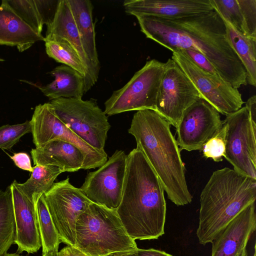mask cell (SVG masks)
<instances>
[{
	"label": "cell",
	"mask_w": 256,
	"mask_h": 256,
	"mask_svg": "<svg viewBox=\"0 0 256 256\" xmlns=\"http://www.w3.org/2000/svg\"><path fill=\"white\" fill-rule=\"evenodd\" d=\"M136 17L147 38L172 52H198L234 88L247 84L246 70L228 40L223 20L215 10L174 18Z\"/></svg>",
	"instance_id": "1"
},
{
	"label": "cell",
	"mask_w": 256,
	"mask_h": 256,
	"mask_svg": "<svg viewBox=\"0 0 256 256\" xmlns=\"http://www.w3.org/2000/svg\"><path fill=\"white\" fill-rule=\"evenodd\" d=\"M164 191L143 152L133 149L127 155L122 200L116 210L132 240L157 239L164 234Z\"/></svg>",
	"instance_id": "2"
},
{
	"label": "cell",
	"mask_w": 256,
	"mask_h": 256,
	"mask_svg": "<svg viewBox=\"0 0 256 256\" xmlns=\"http://www.w3.org/2000/svg\"><path fill=\"white\" fill-rule=\"evenodd\" d=\"M170 124L156 111L145 110L134 115L128 132L158 176L170 200L178 206L190 204L192 196L186 183L179 147Z\"/></svg>",
	"instance_id": "3"
},
{
	"label": "cell",
	"mask_w": 256,
	"mask_h": 256,
	"mask_svg": "<svg viewBox=\"0 0 256 256\" xmlns=\"http://www.w3.org/2000/svg\"><path fill=\"white\" fill-rule=\"evenodd\" d=\"M256 200V180L227 167L214 171L200 195L196 232L200 244L212 242Z\"/></svg>",
	"instance_id": "4"
},
{
	"label": "cell",
	"mask_w": 256,
	"mask_h": 256,
	"mask_svg": "<svg viewBox=\"0 0 256 256\" xmlns=\"http://www.w3.org/2000/svg\"><path fill=\"white\" fill-rule=\"evenodd\" d=\"M75 247L88 256H108L138 248L115 210L92 202L78 218Z\"/></svg>",
	"instance_id": "5"
},
{
	"label": "cell",
	"mask_w": 256,
	"mask_h": 256,
	"mask_svg": "<svg viewBox=\"0 0 256 256\" xmlns=\"http://www.w3.org/2000/svg\"><path fill=\"white\" fill-rule=\"evenodd\" d=\"M49 103L68 128L92 148L106 153L104 148L110 125L96 100L61 98Z\"/></svg>",
	"instance_id": "6"
},
{
	"label": "cell",
	"mask_w": 256,
	"mask_h": 256,
	"mask_svg": "<svg viewBox=\"0 0 256 256\" xmlns=\"http://www.w3.org/2000/svg\"><path fill=\"white\" fill-rule=\"evenodd\" d=\"M165 66V62L155 59L147 61L123 87L114 91L106 101V114L145 110L156 111Z\"/></svg>",
	"instance_id": "7"
},
{
	"label": "cell",
	"mask_w": 256,
	"mask_h": 256,
	"mask_svg": "<svg viewBox=\"0 0 256 256\" xmlns=\"http://www.w3.org/2000/svg\"><path fill=\"white\" fill-rule=\"evenodd\" d=\"M49 212L62 242L75 246L76 226L92 202L69 178L54 182L44 194Z\"/></svg>",
	"instance_id": "8"
},
{
	"label": "cell",
	"mask_w": 256,
	"mask_h": 256,
	"mask_svg": "<svg viewBox=\"0 0 256 256\" xmlns=\"http://www.w3.org/2000/svg\"><path fill=\"white\" fill-rule=\"evenodd\" d=\"M224 157L240 174L256 180V125L244 106L226 116Z\"/></svg>",
	"instance_id": "9"
},
{
	"label": "cell",
	"mask_w": 256,
	"mask_h": 256,
	"mask_svg": "<svg viewBox=\"0 0 256 256\" xmlns=\"http://www.w3.org/2000/svg\"><path fill=\"white\" fill-rule=\"evenodd\" d=\"M174 60L193 84L202 98L220 114L227 116L242 107V94L218 74H212L195 64L179 51L172 52Z\"/></svg>",
	"instance_id": "10"
},
{
	"label": "cell",
	"mask_w": 256,
	"mask_h": 256,
	"mask_svg": "<svg viewBox=\"0 0 256 256\" xmlns=\"http://www.w3.org/2000/svg\"><path fill=\"white\" fill-rule=\"evenodd\" d=\"M30 122L36 148L52 140H61L74 145L83 152L86 158L84 170L100 168L106 162V153L96 150L68 128L49 102L36 106Z\"/></svg>",
	"instance_id": "11"
},
{
	"label": "cell",
	"mask_w": 256,
	"mask_h": 256,
	"mask_svg": "<svg viewBox=\"0 0 256 256\" xmlns=\"http://www.w3.org/2000/svg\"><path fill=\"white\" fill-rule=\"evenodd\" d=\"M165 64L156 111L176 128L185 110L200 98L193 84L174 60L168 58Z\"/></svg>",
	"instance_id": "12"
},
{
	"label": "cell",
	"mask_w": 256,
	"mask_h": 256,
	"mask_svg": "<svg viewBox=\"0 0 256 256\" xmlns=\"http://www.w3.org/2000/svg\"><path fill=\"white\" fill-rule=\"evenodd\" d=\"M127 155L116 150L98 170L90 172L80 189L92 202L116 210L122 197Z\"/></svg>",
	"instance_id": "13"
},
{
	"label": "cell",
	"mask_w": 256,
	"mask_h": 256,
	"mask_svg": "<svg viewBox=\"0 0 256 256\" xmlns=\"http://www.w3.org/2000/svg\"><path fill=\"white\" fill-rule=\"evenodd\" d=\"M224 124L219 112L200 98L185 110L176 128L180 150H202Z\"/></svg>",
	"instance_id": "14"
},
{
	"label": "cell",
	"mask_w": 256,
	"mask_h": 256,
	"mask_svg": "<svg viewBox=\"0 0 256 256\" xmlns=\"http://www.w3.org/2000/svg\"><path fill=\"white\" fill-rule=\"evenodd\" d=\"M16 225L14 243L18 246L17 252H36L42 246L38 229L35 206L20 190L18 182L10 185Z\"/></svg>",
	"instance_id": "15"
},
{
	"label": "cell",
	"mask_w": 256,
	"mask_h": 256,
	"mask_svg": "<svg viewBox=\"0 0 256 256\" xmlns=\"http://www.w3.org/2000/svg\"><path fill=\"white\" fill-rule=\"evenodd\" d=\"M123 6L128 14L165 18H181L214 10L210 0H126Z\"/></svg>",
	"instance_id": "16"
},
{
	"label": "cell",
	"mask_w": 256,
	"mask_h": 256,
	"mask_svg": "<svg viewBox=\"0 0 256 256\" xmlns=\"http://www.w3.org/2000/svg\"><path fill=\"white\" fill-rule=\"evenodd\" d=\"M256 202L250 204L212 240L211 256H236L256 229Z\"/></svg>",
	"instance_id": "17"
},
{
	"label": "cell",
	"mask_w": 256,
	"mask_h": 256,
	"mask_svg": "<svg viewBox=\"0 0 256 256\" xmlns=\"http://www.w3.org/2000/svg\"><path fill=\"white\" fill-rule=\"evenodd\" d=\"M46 38L60 37L68 42L76 51L86 71L85 92L96 82L99 72L87 58L82 46L80 34L68 0H60L52 22L46 26Z\"/></svg>",
	"instance_id": "18"
},
{
	"label": "cell",
	"mask_w": 256,
	"mask_h": 256,
	"mask_svg": "<svg viewBox=\"0 0 256 256\" xmlns=\"http://www.w3.org/2000/svg\"><path fill=\"white\" fill-rule=\"evenodd\" d=\"M30 154L34 166H53L62 172L85 169L83 152L77 146L63 140L50 142L40 148H32Z\"/></svg>",
	"instance_id": "19"
},
{
	"label": "cell",
	"mask_w": 256,
	"mask_h": 256,
	"mask_svg": "<svg viewBox=\"0 0 256 256\" xmlns=\"http://www.w3.org/2000/svg\"><path fill=\"white\" fill-rule=\"evenodd\" d=\"M44 37L34 32L7 4L6 0L0 5V44L16 46L22 52Z\"/></svg>",
	"instance_id": "20"
},
{
	"label": "cell",
	"mask_w": 256,
	"mask_h": 256,
	"mask_svg": "<svg viewBox=\"0 0 256 256\" xmlns=\"http://www.w3.org/2000/svg\"><path fill=\"white\" fill-rule=\"evenodd\" d=\"M54 78L44 86L34 84L50 100L58 98H82L85 92V79L80 72L64 64L49 72Z\"/></svg>",
	"instance_id": "21"
},
{
	"label": "cell",
	"mask_w": 256,
	"mask_h": 256,
	"mask_svg": "<svg viewBox=\"0 0 256 256\" xmlns=\"http://www.w3.org/2000/svg\"><path fill=\"white\" fill-rule=\"evenodd\" d=\"M78 29L85 54L99 72L100 64L96 48L93 5L89 0H68Z\"/></svg>",
	"instance_id": "22"
},
{
	"label": "cell",
	"mask_w": 256,
	"mask_h": 256,
	"mask_svg": "<svg viewBox=\"0 0 256 256\" xmlns=\"http://www.w3.org/2000/svg\"><path fill=\"white\" fill-rule=\"evenodd\" d=\"M222 18L226 26L228 40L246 70L247 84L256 86V39L244 36Z\"/></svg>",
	"instance_id": "23"
},
{
	"label": "cell",
	"mask_w": 256,
	"mask_h": 256,
	"mask_svg": "<svg viewBox=\"0 0 256 256\" xmlns=\"http://www.w3.org/2000/svg\"><path fill=\"white\" fill-rule=\"evenodd\" d=\"M62 171L53 166L36 165L33 167L30 177L24 183L18 182L21 191L34 204L52 186Z\"/></svg>",
	"instance_id": "24"
},
{
	"label": "cell",
	"mask_w": 256,
	"mask_h": 256,
	"mask_svg": "<svg viewBox=\"0 0 256 256\" xmlns=\"http://www.w3.org/2000/svg\"><path fill=\"white\" fill-rule=\"evenodd\" d=\"M16 225L10 186L0 190V256L6 253L14 242Z\"/></svg>",
	"instance_id": "25"
},
{
	"label": "cell",
	"mask_w": 256,
	"mask_h": 256,
	"mask_svg": "<svg viewBox=\"0 0 256 256\" xmlns=\"http://www.w3.org/2000/svg\"><path fill=\"white\" fill-rule=\"evenodd\" d=\"M44 42L46 53L50 58L76 70L86 81V70L76 51L68 42L60 37L45 38Z\"/></svg>",
	"instance_id": "26"
},
{
	"label": "cell",
	"mask_w": 256,
	"mask_h": 256,
	"mask_svg": "<svg viewBox=\"0 0 256 256\" xmlns=\"http://www.w3.org/2000/svg\"><path fill=\"white\" fill-rule=\"evenodd\" d=\"M34 206L42 254L52 250H58L62 241L48 208L44 194L34 202Z\"/></svg>",
	"instance_id": "27"
},
{
	"label": "cell",
	"mask_w": 256,
	"mask_h": 256,
	"mask_svg": "<svg viewBox=\"0 0 256 256\" xmlns=\"http://www.w3.org/2000/svg\"><path fill=\"white\" fill-rule=\"evenodd\" d=\"M13 11L34 32L40 35L44 24L34 0H6Z\"/></svg>",
	"instance_id": "28"
},
{
	"label": "cell",
	"mask_w": 256,
	"mask_h": 256,
	"mask_svg": "<svg viewBox=\"0 0 256 256\" xmlns=\"http://www.w3.org/2000/svg\"><path fill=\"white\" fill-rule=\"evenodd\" d=\"M211 4L222 18L242 34V19L237 0H210Z\"/></svg>",
	"instance_id": "29"
},
{
	"label": "cell",
	"mask_w": 256,
	"mask_h": 256,
	"mask_svg": "<svg viewBox=\"0 0 256 256\" xmlns=\"http://www.w3.org/2000/svg\"><path fill=\"white\" fill-rule=\"evenodd\" d=\"M31 132L30 121L14 125H4L0 127V148L10 149L24 134Z\"/></svg>",
	"instance_id": "30"
},
{
	"label": "cell",
	"mask_w": 256,
	"mask_h": 256,
	"mask_svg": "<svg viewBox=\"0 0 256 256\" xmlns=\"http://www.w3.org/2000/svg\"><path fill=\"white\" fill-rule=\"evenodd\" d=\"M226 125L222 126L212 138L204 144L202 150L206 158H211L216 162L222 160L226 152Z\"/></svg>",
	"instance_id": "31"
},
{
	"label": "cell",
	"mask_w": 256,
	"mask_h": 256,
	"mask_svg": "<svg viewBox=\"0 0 256 256\" xmlns=\"http://www.w3.org/2000/svg\"><path fill=\"white\" fill-rule=\"evenodd\" d=\"M242 19V34L256 39V0H237Z\"/></svg>",
	"instance_id": "32"
},
{
	"label": "cell",
	"mask_w": 256,
	"mask_h": 256,
	"mask_svg": "<svg viewBox=\"0 0 256 256\" xmlns=\"http://www.w3.org/2000/svg\"><path fill=\"white\" fill-rule=\"evenodd\" d=\"M60 0H34L36 9L43 24L48 26L52 22Z\"/></svg>",
	"instance_id": "33"
},
{
	"label": "cell",
	"mask_w": 256,
	"mask_h": 256,
	"mask_svg": "<svg viewBox=\"0 0 256 256\" xmlns=\"http://www.w3.org/2000/svg\"><path fill=\"white\" fill-rule=\"evenodd\" d=\"M176 51H179L187 56L195 64L202 70L212 74H218L211 62L202 53L191 50H179Z\"/></svg>",
	"instance_id": "34"
},
{
	"label": "cell",
	"mask_w": 256,
	"mask_h": 256,
	"mask_svg": "<svg viewBox=\"0 0 256 256\" xmlns=\"http://www.w3.org/2000/svg\"><path fill=\"white\" fill-rule=\"evenodd\" d=\"M108 256H173L162 251L154 248L140 249L138 248L131 250L112 253Z\"/></svg>",
	"instance_id": "35"
},
{
	"label": "cell",
	"mask_w": 256,
	"mask_h": 256,
	"mask_svg": "<svg viewBox=\"0 0 256 256\" xmlns=\"http://www.w3.org/2000/svg\"><path fill=\"white\" fill-rule=\"evenodd\" d=\"M10 158L18 168L30 172H32L33 167L31 165L30 159L26 153H16Z\"/></svg>",
	"instance_id": "36"
},
{
	"label": "cell",
	"mask_w": 256,
	"mask_h": 256,
	"mask_svg": "<svg viewBox=\"0 0 256 256\" xmlns=\"http://www.w3.org/2000/svg\"><path fill=\"white\" fill-rule=\"evenodd\" d=\"M245 106L248 111L252 123L256 125V96L255 95L250 97L247 100Z\"/></svg>",
	"instance_id": "37"
},
{
	"label": "cell",
	"mask_w": 256,
	"mask_h": 256,
	"mask_svg": "<svg viewBox=\"0 0 256 256\" xmlns=\"http://www.w3.org/2000/svg\"><path fill=\"white\" fill-rule=\"evenodd\" d=\"M60 256H88L76 247L67 245L58 252Z\"/></svg>",
	"instance_id": "38"
},
{
	"label": "cell",
	"mask_w": 256,
	"mask_h": 256,
	"mask_svg": "<svg viewBox=\"0 0 256 256\" xmlns=\"http://www.w3.org/2000/svg\"><path fill=\"white\" fill-rule=\"evenodd\" d=\"M42 256H60L57 250H52L46 253L42 254Z\"/></svg>",
	"instance_id": "39"
},
{
	"label": "cell",
	"mask_w": 256,
	"mask_h": 256,
	"mask_svg": "<svg viewBox=\"0 0 256 256\" xmlns=\"http://www.w3.org/2000/svg\"><path fill=\"white\" fill-rule=\"evenodd\" d=\"M236 256H248L246 248H242Z\"/></svg>",
	"instance_id": "40"
},
{
	"label": "cell",
	"mask_w": 256,
	"mask_h": 256,
	"mask_svg": "<svg viewBox=\"0 0 256 256\" xmlns=\"http://www.w3.org/2000/svg\"><path fill=\"white\" fill-rule=\"evenodd\" d=\"M2 256H20V255H19L18 254H8V253H6V254H4Z\"/></svg>",
	"instance_id": "41"
},
{
	"label": "cell",
	"mask_w": 256,
	"mask_h": 256,
	"mask_svg": "<svg viewBox=\"0 0 256 256\" xmlns=\"http://www.w3.org/2000/svg\"><path fill=\"white\" fill-rule=\"evenodd\" d=\"M253 256H256V245H254V252Z\"/></svg>",
	"instance_id": "42"
},
{
	"label": "cell",
	"mask_w": 256,
	"mask_h": 256,
	"mask_svg": "<svg viewBox=\"0 0 256 256\" xmlns=\"http://www.w3.org/2000/svg\"><path fill=\"white\" fill-rule=\"evenodd\" d=\"M4 59L0 58V62H4Z\"/></svg>",
	"instance_id": "43"
}]
</instances>
